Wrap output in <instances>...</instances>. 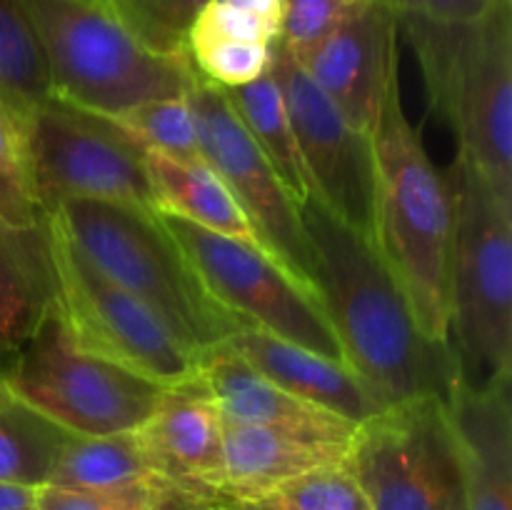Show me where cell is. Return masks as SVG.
<instances>
[{
    "label": "cell",
    "instance_id": "cell-22",
    "mask_svg": "<svg viewBox=\"0 0 512 510\" xmlns=\"http://www.w3.org/2000/svg\"><path fill=\"white\" fill-rule=\"evenodd\" d=\"M135 430L115 435H68L48 485L90 493L158 483Z\"/></svg>",
    "mask_w": 512,
    "mask_h": 510
},
{
    "label": "cell",
    "instance_id": "cell-35",
    "mask_svg": "<svg viewBox=\"0 0 512 510\" xmlns=\"http://www.w3.org/2000/svg\"><path fill=\"white\" fill-rule=\"evenodd\" d=\"M215 3L233 5V8L248 10V13L258 15L265 23H270L273 28L280 30L283 25V0H215Z\"/></svg>",
    "mask_w": 512,
    "mask_h": 510
},
{
    "label": "cell",
    "instance_id": "cell-25",
    "mask_svg": "<svg viewBox=\"0 0 512 510\" xmlns=\"http://www.w3.org/2000/svg\"><path fill=\"white\" fill-rule=\"evenodd\" d=\"M53 98L48 65L20 0H0V100L18 118Z\"/></svg>",
    "mask_w": 512,
    "mask_h": 510
},
{
    "label": "cell",
    "instance_id": "cell-7",
    "mask_svg": "<svg viewBox=\"0 0 512 510\" xmlns=\"http://www.w3.org/2000/svg\"><path fill=\"white\" fill-rule=\"evenodd\" d=\"M5 385L13 398L70 435L138 430L165 388L83 348L70 335L55 303L10 353Z\"/></svg>",
    "mask_w": 512,
    "mask_h": 510
},
{
    "label": "cell",
    "instance_id": "cell-37",
    "mask_svg": "<svg viewBox=\"0 0 512 510\" xmlns=\"http://www.w3.org/2000/svg\"><path fill=\"white\" fill-rule=\"evenodd\" d=\"M220 510H260L255 503H248V500H235V498H218Z\"/></svg>",
    "mask_w": 512,
    "mask_h": 510
},
{
    "label": "cell",
    "instance_id": "cell-9",
    "mask_svg": "<svg viewBox=\"0 0 512 510\" xmlns=\"http://www.w3.org/2000/svg\"><path fill=\"white\" fill-rule=\"evenodd\" d=\"M160 220L210 298L230 318L243 328L265 330L345 363L343 348L320 298L298 283L273 255L175 215L160 213Z\"/></svg>",
    "mask_w": 512,
    "mask_h": 510
},
{
    "label": "cell",
    "instance_id": "cell-28",
    "mask_svg": "<svg viewBox=\"0 0 512 510\" xmlns=\"http://www.w3.org/2000/svg\"><path fill=\"white\" fill-rule=\"evenodd\" d=\"M260 510H370L348 458L320 465L255 500Z\"/></svg>",
    "mask_w": 512,
    "mask_h": 510
},
{
    "label": "cell",
    "instance_id": "cell-4",
    "mask_svg": "<svg viewBox=\"0 0 512 510\" xmlns=\"http://www.w3.org/2000/svg\"><path fill=\"white\" fill-rule=\"evenodd\" d=\"M448 178L455 198L450 348L458 385L490 390L512 383V205L463 155Z\"/></svg>",
    "mask_w": 512,
    "mask_h": 510
},
{
    "label": "cell",
    "instance_id": "cell-31",
    "mask_svg": "<svg viewBox=\"0 0 512 510\" xmlns=\"http://www.w3.org/2000/svg\"><path fill=\"white\" fill-rule=\"evenodd\" d=\"M363 3L365 0H283L278 43L300 63Z\"/></svg>",
    "mask_w": 512,
    "mask_h": 510
},
{
    "label": "cell",
    "instance_id": "cell-32",
    "mask_svg": "<svg viewBox=\"0 0 512 510\" xmlns=\"http://www.w3.org/2000/svg\"><path fill=\"white\" fill-rule=\"evenodd\" d=\"M158 483L113 490V493H90V490L40 485V488H35V510H148Z\"/></svg>",
    "mask_w": 512,
    "mask_h": 510
},
{
    "label": "cell",
    "instance_id": "cell-23",
    "mask_svg": "<svg viewBox=\"0 0 512 510\" xmlns=\"http://www.w3.org/2000/svg\"><path fill=\"white\" fill-rule=\"evenodd\" d=\"M225 95L238 113L240 123L245 125L250 138L255 140L260 153L273 165L280 183L285 185L290 198L300 208L310 198V180L305 173L303 155H300L298 140H295L283 93H280L273 73L268 70L263 78L240 85V88L225 90Z\"/></svg>",
    "mask_w": 512,
    "mask_h": 510
},
{
    "label": "cell",
    "instance_id": "cell-5",
    "mask_svg": "<svg viewBox=\"0 0 512 510\" xmlns=\"http://www.w3.org/2000/svg\"><path fill=\"white\" fill-rule=\"evenodd\" d=\"M48 218L100 273L148 305L195 355L243 330L210 298L158 210L73 198Z\"/></svg>",
    "mask_w": 512,
    "mask_h": 510
},
{
    "label": "cell",
    "instance_id": "cell-2",
    "mask_svg": "<svg viewBox=\"0 0 512 510\" xmlns=\"http://www.w3.org/2000/svg\"><path fill=\"white\" fill-rule=\"evenodd\" d=\"M373 240L425 335L450 343V248L455 198L448 175L425 153L393 78L373 135Z\"/></svg>",
    "mask_w": 512,
    "mask_h": 510
},
{
    "label": "cell",
    "instance_id": "cell-20",
    "mask_svg": "<svg viewBox=\"0 0 512 510\" xmlns=\"http://www.w3.org/2000/svg\"><path fill=\"white\" fill-rule=\"evenodd\" d=\"M143 160L153 183L158 213L175 215L205 230L265 250L258 230L253 228L228 185L205 160H175L155 150H143Z\"/></svg>",
    "mask_w": 512,
    "mask_h": 510
},
{
    "label": "cell",
    "instance_id": "cell-14",
    "mask_svg": "<svg viewBox=\"0 0 512 510\" xmlns=\"http://www.w3.org/2000/svg\"><path fill=\"white\" fill-rule=\"evenodd\" d=\"M398 13L365 0L300 65L353 128L373 135L385 93L398 78Z\"/></svg>",
    "mask_w": 512,
    "mask_h": 510
},
{
    "label": "cell",
    "instance_id": "cell-17",
    "mask_svg": "<svg viewBox=\"0 0 512 510\" xmlns=\"http://www.w3.org/2000/svg\"><path fill=\"white\" fill-rule=\"evenodd\" d=\"M448 410L463 463L465 510H512L510 383L490 390L455 385Z\"/></svg>",
    "mask_w": 512,
    "mask_h": 510
},
{
    "label": "cell",
    "instance_id": "cell-8",
    "mask_svg": "<svg viewBox=\"0 0 512 510\" xmlns=\"http://www.w3.org/2000/svg\"><path fill=\"white\" fill-rule=\"evenodd\" d=\"M348 463L370 510H465L463 463L448 403L415 398L355 428Z\"/></svg>",
    "mask_w": 512,
    "mask_h": 510
},
{
    "label": "cell",
    "instance_id": "cell-33",
    "mask_svg": "<svg viewBox=\"0 0 512 510\" xmlns=\"http://www.w3.org/2000/svg\"><path fill=\"white\" fill-rule=\"evenodd\" d=\"M395 13L425 15L445 23H473L493 8L495 0H385Z\"/></svg>",
    "mask_w": 512,
    "mask_h": 510
},
{
    "label": "cell",
    "instance_id": "cell-11",
    "mask_svg": "<svg viewBox=\"0 0 512 510\" xmlns=\"http://www.w3.org/2000/svg\"><path fill=\"white\" fill-rule=\"evenodd\" d=\"M23 123L45 218L73 198L158 210L143 150L108 118L50 98L30 110Z\"/></svg>",
    "mask_w": 512,
    "mask_h": 510
},
{
    "label": "cell",
    "instance_id": "cell-18",
    "mask_svg": "<svg viewBox=\"0 0 512 510\" xmlns=\"http://www.w3.org/2000/svg\"><path fill=\"white\" fill-rule=\"evenodd\" d=\"M228 345L290 395L330 410L353 425L365 423L383 410L358 375L340 360L325 358L258 328L238 330L230 335Z\"/></svg>",
    "mask_w": 512,
    "mask_h": 510
},
{
    "label": "cell",
    "instance_id": "cell-36",
    "mask_svg": "<svg viewBox=\"0 0 512 510\" xmlns=\"http://www.w3.org/2000/svg\"><path fill=\"white\" fill-rule=\"evenodd\" d=\"M0 510H35V488L0 483Z\"/></svg>",
    "mask_w": 512,
    "mask_h": 510
},
{
    "label": "cell",
    "instance_id": "cell-3",
    "mask_svg": "<svg viewBox=\"0 0 512 510\" xmlns=\"http://www.w3.org/2000/svg\"><path fill=\"white\" fill-rule=\"evenodd\" d=\"M418 53L430 105L455 130L460 153L512 205V0L473 23L398 13Z\"/></svg>",
    "mask_w": 512,
    "mask_h": 510
},
{
    "label": "cell",
    "instance_id": "cell-1",
    "mask_svg": "<svg viewBox=\"0 0 512 510\" xmlns=\"http://www.w3.org/2000/svg\"><path fill=\"white\" fill-rule=\"evenodd\" d=\"M300 218L315 250V293L345 365L380 408L428 395L448 403L458 385L453 348L425 335L370 235L335 218L313 195L300 205Z\"/></svg>",
    "mask_w": 512,
    "mask_h": 510
},
{
    "label": "cell",
    "instance_id": "cell-12",
    "mask_svg": "<svg viewBox=\"0 0 512 510\" xmlns=\"http://www.w3.org/2000/svg\"><path fill=\"white\" fill-rule=\"evenodd\" d=\"M188 100L198 123V140L205 163L228 185L233 198L258 230L265 250L298 283L315 293L318 265L298 203L290 198L273 165L240 123L225 90L195 73L190 80Z\"/></svg>",
    "mask_w": 512,
    "mask_h": 510
},
{
    "label": "cell",
    "instance_id": "cell-34",
    "mask_svg": "<svg viewBox=\"0 0 512 510\" xmlns=\"http://www.w3.org/2000/svg\"><path fill=\"white\" fill-rule=\"evenodd\" d=\"M148 510H220L218 498H205V495L190 493V490L170 485L160 480L155 485V493L150 498Z\"/></svg>",
    "mask_w": 512,
    "mask_h": 510
},
{
    "label": "cell",
    "instance_id": "cell-19",
    "mask_svg": "<svg viewBox=\"0 0 512 510\" xmlns=\"http://www.w3.org/2000/svg\"><path fill=\"white\" fill-rule=\"evenodd\" d=\"M348 448L223 420V495L255 503L308 470L345 460Z\"/></svg>",
    "mask_w": 512,
    "mask_h": 510
},
{
    "label": "cell",
    "instance_id": "cell-16",
    "mask_svg": "<svg viewBox=\"0 0 512 510\" xmlns=\"http://www.w3.org/2000/svg\"><path fill=\"white\" fill-rule=\"evenodd\" d=\"M195 370L213 393L225 423L255 425L295 438L350 445L358 425L295 398L240 358L228 340L195 355Z\"/></svg>",
    "mask_w": 512,
    "mask_h": 510
},
{
    "label": "cell",
    "instance_id": "cell-13",
    "mask_svg": "<svg viewBox=\"0 0 512 510\" xmlns=\"http://www.w3.org/2000/svg\"><path fill=\"white\" fill-rule=\"evenodd\" d=\"M270 73L283 93L293 123L310 180V195L335 218L370 235L375 200V155L370 135L360 133L343 118L310 80L303 65L280 43H275Z\"/></svg>",
    "mask_w": 512,
    "mask_h": 510
},
{
    "label": "cell",
    "instance_id": "cell-10",
    "mask_svg": "<svg viewBox=\"0 0 512 510\" xmlns=\"http://www.w3.org/2000/svg\"><path fill=\"white\" fill-rule=\"evenodd\" d=\"M45 235L55 308L83 348L165 388L195 375L193 350L148 305L100 273L53 218H45Z\"/></svg>",
    "mask_w": 512,
    "mask_h": 510
},
{
    "label": "cell",
    "instance_id": "cell-26",
    "mask_svg": "<svg viewBox=\"0 0 512 510\" xmlns=\"http://www.w3.org/2000/svg\"><path fill=\"white\" fill-rule=\"evenodd\" d=\"M108 120L140 150H155L175 160H205L188 93L148 100Z\"/></svg>",
    "mask_w": 512,
    "mask_h": 510
},
{
    "label": "cell",
    "instance_id": "cell-30",
    "mask_svg": "<svg viewBox=\"0 0 512 510\" xmlns=\"http://www.w3.org/2000/svg\"><path fill=\"white\" fill-rule=\"evenodd\" d=\"M120 23L160 55H188V30L198 13L195 0H105Z\"/></svg>",
    "mask_w": 512,
    "mask_h": 510
},
{
    "label": "cell",
    "instance_id": "cell-24",
    "mask_svg": "<svg viewBox=\"0 0 512 510\" xmlns=\"http://www.w3.org/2000/svg\"><path fill=\"white\" fill-rule=\"evenodd\" d=\"M70 433L13 395L0 400V483L48 485Z\"/></svg>",
    "mask_w": 512,
    "mask_h": 510
},
{
    "label": "cell",
    "instance_id": "cell-27",
    "mask_svg": "<svg viewBox=\"0 0 512 510\" xmlns=\"http://www.w3.org/2000/svg\"><path fill=\"white\" fill-rule=\"evenodd\" d=\"M0 220L15 230H38L45 213L35 195L23 118L0 100Z\"/></svg>",
    "mask_w": 512,
    "mask_h": 510
},
{
    "label": "cell",
    "instance_id": "cell-6",
    "mask_svg": "<svg viewBox=\"0 0 512 510\" xmlns=\"http://www.w3.org/2000/svg\"><path fill=\"white\" fill-rule=\"evenodd\" d=\"M43 48L55 100L118 118L125 110L185 95L188 55H160L140 43L105 0H20Z\"/></svg>",
    "mask_w": 512,
    "mask_h": 510
},
{
    "label": "cell",
    "instance_id": "cell-39",
    "mask_svg": "<svg viewBox=\"0 0 512 510\" xmlns=\"http://www.w3.org/2000/svg\"><path fill=\"white\" fill-rule=\"evenodd\" d=\"M195 3H198V10H200V5H203V3H205V0H195Z\"/></svg>",
    "mask_w": 512,
    "mask_h": 510
},
{
    "label": "cell",
    "instance_id": "cell-38",
    "mask_svg": "<svg viewBox=\"0 0 512 510\" xmlns=\"http://www.w3.org/2000/svg\"><path fill=\"white\" fill-rule=\"evenodd\" d=\"M8 358L10 355L5 353V350H0V400H3L5 395H10L8 385H5V368H8Z\"/></svg>",
    "mask_w": 512,
    "mask_h": 510
},
{
    "label": "cell",
    "instance_id": "cell-29",
    "mask_svg": "<svg viewBox=\"0 0 512 510\" xmlns=\"http://www.w3.org/2000/svg\"><path fill=\"white\" fill-rule=\"evenodd\" d=\"M185 50L195 73L230 90L263 78L273 65L275 45L190 33Z\"/></svg>",
    "mask_w": 512,
    "mask_h": 510
},
{
    "label": "cell",
    "instance_id": "cell-15",
    "mask_svg": "<svg viewBox=\"0 0 512 510\" xmlns=\"http://www.w3.org/2000/svg\"><path fill=\"white\" fill-rule=\"evenodd\" d=\"M135 433L160 480L205 498H223V415L198 370L163 388Z\"/></svg>",
    "mask_w": 512,
    "mask_h": 510
},
{
    "label": "cell",
    "instance_id": "cell-21",
    "mask_svg": "<svg viewBox=\"0 0 512 510\" xmlns=\"http://www.w3.org/2000/svg\"><path fill=\"white\" fill-rule=\"evenodd\" d=\"M55 303L45 225L15 230L0 220V350L13 353Z\"/></svg>",
    "mask_w": 512,
    "mask_h": 510
}]
</instances>
